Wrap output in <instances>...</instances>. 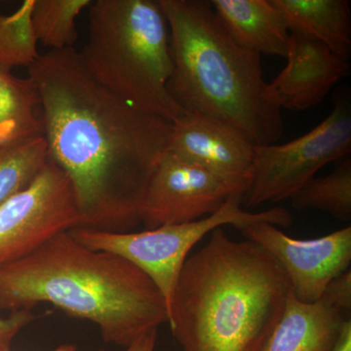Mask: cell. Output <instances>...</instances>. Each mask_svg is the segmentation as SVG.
I'll return each mask as SVG.
<instances>
[{
  "instance_id": "1",
  "label": "cell",
  "mask_w": 351,
  "mask_h": 351,
  "mask_svg": "<svg viewBox=\"0 0 351 351\" xmlns=\"http://www.w3.org/2000/svg\"><path fill=\"white\" fill-rule=\"evenodd\" d=\"M49 158L68 176L82 228L127 232L169 145L173 122L97 82L75 48L50 50L29 68Z\"/></svg>"
},
{
  "instance_id": "2",
  "label": "cell",
  "mask_w": 351,
  "mask_h": 351,
  "mask_svg": "<svg viewBox=\"0 0 351 351\" xmlns=\"http://www.w3.org/2000/svg\"><path fill=\"white\" fill-rule=\"evenodd\" d=\"M291 293L271 254L218 228L184 262L168 325L182 351H265Z\"/></svg>"
},
{
  "instance_id": "3",
  "label": "cell",
  "mask_w": 351,
  "mask_h": 351,
  "mask_svg": "<svg viewBox=\"0 0 351 351\" xmlns=\"http://www.w3.org/2000/svg\"><path fill=\"white\" fill-rule=\"evenodd\" d=\"M39 304L94 323L106 343L125 348L169 320L165 299L144 272L88 248L69 230L0 269V308L31 311Z\"/></svg>"
},
{
  "instance_id": "4",
  "label": "cell",
  "mask_w": 351,
  "mask_h": 351,
  "mask_svg": "<svg viewBox=\"0 0 351 351\" xmlns=\"http://www.w3.org/2000/svg\"><path fill=\"white\" fill-rule=\"evenodd\" d=\"M158 2L170 32L167 89L178 107L232 127L255 145L276 144L284 132L282 110L265 98L262 56L230 36L211 2Z\"/></svg>"
},
{
  "instance_id": "5",
  "label": "cell",
  "mask_w": 351,
  "mask_h": 351,
  "mask_svg": "<svg viewBox=\"0 0 351 351\" xmlns=\"http://www.w3.org/2000/svg\"><path fill=\"white\" fill-rule=\"evenodd\" d=\"M80 54L92 76L120 99L174 122L184 114L171 98L170 32L158 0H97Z\"/></svg>"
},
{
  "instance_id": "6",
  "label": "cell",
  "mask_w": 351,
  "mask_h": 351,
  "mask_svg": "<svg viewBox=\"0 0 351 351\" xmlns=\"http://www.w3.org/2000/svg\"><path fill=\"white\" fill-rule=\"evenodd\" d=\"M243 195H233L216 213L180 225H168L141 232H108L76 228L69 230L76 240L93 250L107 252L135 265L160 291L169 308L178 278L189 252L208 233L223 226L241 230L257 223L288 228L292 215L284 208L251 212L242 207ZM169 316V315H168Z\"/></svg>"
},
{
  "instance_id": "7",
  "label": "cell",
  "mask_w": 351,
  "mask_h": 351,
  "mask_svg": "<svg viewBox=\"0 0 351 351\" xmlns=\"http://www.w3.org/2000/svg\"><path fill=\"white\" fill-rule=\"evenodd\" d=\"M350 149V99L339 96L326 119L302 137L282 145H255L242 207L289 199L323 166L343 158Z\"/></svg>"
},
{
  "instance_id": "8",
  "label": "cell",
  "mask_w": 351,
  "mask_h": 351,
  "mask_svg": "<svg viewBox=\"0 0 351 351\" xmlns=\"http://www.w3.org/2000/svg\"><path fill=\"white\" fill-rule=\"evenodd\" d=\"M82 226L68 176L49 158L29 186L0 205V269L27 257L55 235Z\"/></svg>"
},
{
  "instance_id": "9",
  "label": "cell",
  "mask_w": 351,
  "mask_h": 351,
  "mask_svg": "<svg viewBox=\"0 0 351 351\" xmlns=\"http://www.w3.org/2000/svg\"><path fill=\"white\" fill-rule=\"evenodd\" d=\"M233 184L166 151L145 189L140 221L147 230L191 223L216 213L233 195Z\"/></svg>"
},
{
  "instance_id": "10",
  "label": "cell",
  "mask_w": 351,
  "mask_h": 351,
  "mask_svg": "<svg viewBox=\"0 0 351 351\" xmlns=\"http://www.w3.org/2000/svg\"><path fill=\"white\" fill-rule=\"evenodd\" d=\"M239 230L245 239L261 245L280 263L299 301H319L330 281L350 269V226L313 239H293L269 223H252Z\"/></svg>"
},
{
  "instance_id": "11",
  "label": "cell",
  "mask_w": 351,
  "mask_h": 351,
  "mask_svg": "<svg viewBox=\"0 0 351 351\" xmlns=\"http://www.w3.org/2000/svg\"><path fill=\"white\" fill-rule=\"evenodd\" d=\"M167 151L246 189L255 145L225 123L184 113L173 122Z\"/></svg>"
},
{
  "instance_id": "12",
  "label": "cell",
  "mask_w": 351,
  "mask_h": 351,
  "mask_svg": "<svg viewBox=\"0 0 351 351\" xmlns=\"http://www.w3.org/2000/svg\"><path fill=\"white\" fill-rule=\"evenodd\" d=\"M287 64L267 83L265 98L282 110H306L326 98L332 88L350 73L348 61L324 44L291 32Z\"/></svg>"
},
{
  "instance_id": "13",
  "label": "cell",
  "mask_w": 351,
  "mask_h": 351,
  "mask_svg": "<svg viewBox=\"0 0 351 351\" xmlns=\"http://www.w3.org/2000/svg\"><path fill=\"white\" fill-rule=\"evenodd\" d=\"M215 12L235 40L260 55L286 57L291 32L272 0H212Z\"/></svg>"
},
{
  "instance_id": "14",
  "label": "cell",
  "mask_w": 351,
  "mask_h": 351,
  "mask_svg": "<svg viewBox=\"0 0 351 351\" xmlns=\"http://www.w3.org/2000/svg\"><path fill=\"white\" fill-rule=\"evenodd\" d=\"M348 318L321 300L304 302L291 293L265 351H331Z\"/></svg>"
},
{
  "instance_id": "15",
  "label": "cell",
  "mask_w": 351,
  "mask_h": 351,
  "mask_svg": "<svg viewBox=\"0 0 351 351\" xmlns=\"http://www.w3.org/2000/svg\"><path fill=\"white\" fill-rule=\"evenodd\" d=\"M290 32L324 44L341 59L351 55V10L346 0H272Z\"/></svg>"
},
{
  "instance_id": "16",
  "label": "cell",
  "mask_w": 351,
  "mask_h": 351,
  "mask_svg": "<svg viewBox=\"0 0 351 351\" xmlns=\"http://www.w3.org/2000/svg\"><path fill=\"white\" fill-rule=\"evenodd\" d=\"M43 138L40 99L31 78L0 66V149Z\"/></svg>"
},
{
  "instance_id": "17",
  "label": "cell",
  "mask_w": 351,
  "mask_h": 351,
  "mask_svg": "<svg viewBox=\"0 0 351 351\" xmlns=\"http://www.w3.org/2000/svg\"><path fill=\"white\" fill-rule=\"evenodd\" d=\"M289 199L298 211L317 210L341 221H350V158L345 159L330 174L314 177Z\"/></svg>"
},
{
  "instance_id": "18",
  "label": "cell",
  "mask_w": 351,
  "mask_h": 351,
  "mask_svg": "<svg viewBox=\"0 0 351 351\" xmlns=\"http://www.w3.org/2000/svg\"><path fill=\"white\" fill-rule=\"evenodd\" d=\"M91 0H34L32 24L36 38L51 50L73 48L78 38L76 18Z\"/></svg>"
},
{
  "instance_id": "19",
  "label": "cell",
  "mask_w": 351,
  "mask_h": 351,
  "mask_svg": "<svg viewBox=\"0 0 351 351\" xmlns=\"http://www.w3.org/2000/svg\"><path fill=\"white\" fill-rule=\"evenodd\" d=\"M34 0H25L11 15L0 14V66H29L38 59V38L32 24Z\"/></svg>"
},
{
  "instance_id": "20",
  "label": "cell",
  "mask_w": 351,
  "mask_h": 351,
  "mask_svg": "<svg viewBox=\"0 0 351 351\" xmlns=\"http://www.w3.org/2000/svg\"><path fill=\"white\" fill-rule=\"evenodd\" d=\"M48 160L43 138L0 149V205L29 186Z\"/></svg>"
},
{
  "instance_id": "21",
  "label": "cell",
  "mask_w": 351,
  "mask_h": 351,
  "mask_svg": "<svg viewBox=\"0 0 351 351\" xmlns=\"http://www.w3.org/2000/svg\"><path fill=\"white\" fill-rule=\"evenodd\" d=\"M321 301L338 311L339 313L350 317L351 313V270L348 269L343 274L332 278L325 288Z\"/></svg>"
},
{
  "instance_id": "22",
  "label": "cell",
  "mask_w": 351,
  "mask_h": 351,
  "mask_svg": "<svg viewBox=\"0 0 351 351\" xmlns=\"http://www.w3.org/2000/svg\"><path fill=\"white\" fill-rule=\"evenodd\" d=\"M36 318L32 311L25 309L12 311L7 317L0 316V351H11L14 339Z\"/></svg>"
},
{
  "instance_id": "23",
  "label": "cell",
  "mask_w": 351,
  "mask_h": 351,
  "mask_svg": "<svg viewBox=\"0 0 351 351\" xmlns=\"http://www.w3.org/2000/svg\"><path fill=\"white\" fill-rule=\"evenodd\" d=\"M158 329L152 330L141 337L135 343L126 348L125 351H154L156 350Z\"/></svg>"
},
{
  "instance_id": "24",
  "label": "cell",
  "mask_w": 351,
  "mask_h": 351,
  "mask_svg": "<svg viewBox=\"0 0 351 351\" xmlns=\"http://www.w3.org/2000/svg\"><path fill=\"white\" fill-rule=\"evenodd\" d=\"M331 351H351V318L343 323L338 341Z\"/></svg>"
},
{
  "instance_id": "25",
  "label": "cell",
  "mask_w": 351,
  "mask_h": 351,
  "mask_svg": "<svg viewBox=\"0 0 351 351\" xmlns=\"http://www.w3.org/2000/svg\"><path fill=\"white\" fill-rule=\"evenodd\" d=\"M51 351H82L78 350L77 346L75 345H62L60 346H58V348H55V350H51Z\"/></svg>"
}]
</instances>
